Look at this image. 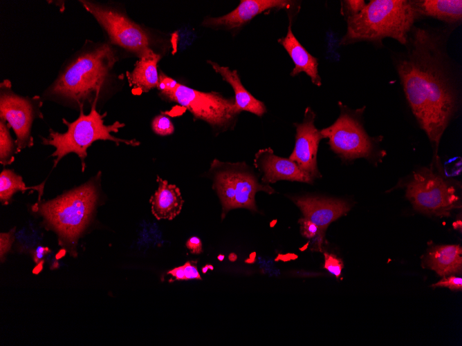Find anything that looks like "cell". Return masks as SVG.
I'll list each match as a JSON object with an SVG mask.
<instances>
[{"mask_svg":"<svg viewBox=\"0 0 462 346\" xmlns=\"http://www.w3.org/2000/svg\"><path fill=\"white\" fill-rule=\"evenodd\" d=\"M447 30L413 26L407 52L396 63L406 98L436 155L457 103L458 81L445 49Z\"/></svg>","mask_w":462,"mask_h":346,"instance_id":"6da1fadb","label":"cell"},{"mask_svg":"<svg viewBox=\"0 0 462 346\" xmlns=\"http://www.w3.org/2000/svg\"><path fill=\"white\" fill-rule=\"evenodd\" d=\"M118 60L116 50L110 43L86 40L82 48L64 64L44 94L50 98L77 104L79 107L86 102L92 106L98 100Z\"/></svg>","mask_w":462,"mask_h":346,"instance_id":"7a4b0ae2","label":"cell"},{"mask_svg":"<svg viewBox=\"0 0 462 346\" xmlns=\"http://www.w3.org/2000/svg\"><path fill=\"white\" fill-rule=\"evenodd\" d=\"M418 17L411 1L371 0L360 12L346 19L347 30L340 44L363 41L380 44L391 37L406 45Z\"/></svg>","mask_w":462,"mask_h":346,"instance_id":"3957f363","label":"cell"},{"mask_svg":"<svg viewBox=\"0 0 462 346\" xmlns=\"http://www.w3.org/2000/svg\"><path fill=\"white\" fill-rule=\"evenodd\" d=\"M98 197V185L91 180L53 200L38 202L33 209L57 234L59 244L75 256L78 238L91 219Z\"/></svg>","mask_w":462,"mask_h":346,"instance_id":"277c9868","label":"cell"},{"mask_svg":"<svg viewBox=\"0 0 462 346\" xmlns=\"http://www.w3.org/2000/svg\"><path fill=\"white\" fill-rule=\"evenodd\" d=\"M97 102L98 101L93 102L88 115L84 113V106H80V116L73 122H69L63 118V123L68 127L66 132L61 133L50 128L48 137H41L42 144L55 148V151L50 155L55 157L54 167L63 157L70 153H74L80 158L82 170L84 171L86 166L84 160L87 156L86 151L97 140H109L117 145L120 143L133 146L140 144L136 140H123L113 136L111 133H117L120 128L124 126V124L116 121L111 125H105L104 119L107 113L100 115L96 110Z\"/></svg>","mask_w":462,"mask_h":346,"instance_id":"5b68a950","label":"cell"},{"mask_svg":"<svg viewBox=\"0 0 462 346\" xmlns=\"http://www.w3.org/2000/svg\"><path fill=\"white\" fill-rule=\"evenodd\" d=\"M222 206L221 218L234 209L245 208L257 212L255 195L258 191L268 194L275 190L268 184H261L252 170L244 162H225L214 159L209 170Z\"/></svg>","mask_w":462,"mask_h":346,"instance_id":"8992f818","label":"cell"},{"mask_svg":"<svg viewBox=\"0 0 462 346\" xmlns=\"http://www.w3.org/2000/svg\"><path fill=\"white\" fill-rule=\"evenodd\" d=\"M80 2L107 33L111 44L124 49L139 59L159 55L151 48L149 32L120 10L95 1L82 0Z\"/></svg>","mask_w":462,"mask_h":346,"instance_id":"52a82bcc","label":"cell"},{"mask_svg":"<svg viewBox=\"0 0 462 346\" xmlns=\"http://www.w3.org/2000/svg\"><path fill=\"white\" fill-rule=\"evenodd\" d=\"M187 109L194 118L201 119L220 131L231 127L239 114L234 97L226 98L216 92L205 93L183 84L161 95Z\"/></svg>","mask_w":462,"mask_h":346,"instance_id":"ba28073f","label":"cell"},{"mask_svg":"<svg viewBox=\"0 0 462 346\" xmlns=\"http://www.w3.org/2000/svg\"><path fill=\"white\" fill-rule=\"evenodd\" d=\"M406 195L416 210L440 217L449 216L459 202L454 187L427 169L415 173Z\"/></svg>","mask_w":462,"mask_h":346,"instance_id":"9c48e42d","label":"cell"},{"mask_svg":"<svg viewBox=\"0 0 462 346\" xmlns=\"http://www.w3.org/2000/svg\"><path fill=\"white\" fill-rule=\"evenodd\" d=\"M40 97H23L12 90L11 82L3 80L0 84V117L13 129L16 136L17 152L33 145L31 135L33 122L36 117H43L39 110Z\"/></svg>","mask_w":462,"mask_h":346,"instance_id":"30bf717a","label":"cell"},{"mask_svg":"<svg viewBox=\"0 0 462 346\" xmlns=\"http://www.w3.org/2000/svg\"><path fill=\"white\" fill-rule=\"evenodd\" d=\"M340 105L339 117L332 125L320 131L322 135L329 139L331 149L342 159L369 157L373 149L372 140L358 119V113H353L341 103Z\"/></svg>","mask_w":462,"mask_h":346,"instance_id":"8fae6325","label":"cell"},{"mask_svg":"<svg viewBox=\"0 0 462 346\" xmlns=\"http://www.w3.org/2000/svg\"><path fill=\"white\" fill-rule=\"evenodd\" d=\"M300 209L304 218L314 223L319 229L318 235L313 239L315 251L322 250L328 226L346 214L351 208L344 200L314 196L290 197Z\"/></svg>","mask_w":462,"mask_h":346,"instance_id":"7c38bea8","label":"cell"},{"mask_svg":"<svg viewBox=\"0 0 462 346\" xmlns=\"http://www.w3.org/2000/svg\"><path fill=\"white\" fill-rule=\"evenodd\" d=\"M315 114L310 107L304 112L303 122L296 126L295 144L289 159L312 179L321 177L317 166V153L323 136L315 126Z\"/></svg>","mask_w":462,"mask_h":346,"instance_id":"4fadbf2b","label":"cell"},{"mask_svg":"<svg viewBox=\"0 0 462 346\" xmlns=\"http://www.w3.org/2000/svg\"><path fill=\"white\" fill-rule=\"evenodd\" d=\"M294 2L286 0H242L230 12L219 17H206L202 25L216 29H239L264 12L290 8Z\"/></svg>","mask_w":462,"mask_h":346,"instance_id":"5bb4252c","label":"cell"},{"mask_svg":"<svg viewBox=\"0 0 462 346\" xmlns=\"http://www.w3.org/2000/svg\"><path fill=\"white\" fill-rule=\"evenodd\" d=\"M254 165L262 173L261 181L265 184L279 180L311 184L313 181L295 162L275 155L271 148L259 150L255 155Z\"/></svg>","mask_w":462,"mask_h":346,"instance_id":"9a60e30c","label":"cell"},{"mask_svg":"<svg viewBox=\"0 0 462 346\" xmlns=\"http://www.w3.org/2000/svg\"><path fill=\"white\" fill-rule=\"evenodd\" d=\"M158 188L149 202L151 213L157 220L174 219L181 212L184 200L179 188L157 175Z\"/></svg>","mask_w":462,"mask_h":346,"instance_id":"2e32d148","label":"cell"},{"mask_svg":"<svg viewBox=\"0 0 462 346\" xmlns=\"http://www.w3.org/2000/svg\"><path fill=\"white\" fill-rule=\"evenodd\" d=\"M278 42L283 46L295 64L290 75L294 77L304 72L310 77L313 84L320 86L322 81L317 69V59L312 56L294 35L290 17L286 35L279 39Z\"/></svg>","mask_w":462,"mask_h":346,"instance_id":"e0dca14e","label":"cell"},{"mask_svg":"<svg viewBox=\"0 0 462 346\" xmlns=\"http://www.w3.org/2000/svg\"><path fill=\"white\" fill-rule=\"evenodd\" d=\"M207 63L232 87L235 108L238 113L245 110L260 117L266 112L264 104L256 99L244 88L237 70H231L228 67L219 66L212 61H207Z\"/></svg>","mask_w":462,"mask_h":346,"instance_id":"ac0fdd59","label":"cell"},{"mask_svg":"<svg viewBox=\"0 0 462 346\" xmlns=\"http://www.w3.org/2000/svg\"><path fill=\"white\" fill-rule=\"evenodd\" d=\"M461 253V247L458 244L435 247L428 253L425 264L441 276L460 273L462 267Z\"/></svg>","mask_w":462,"mask_h":346,"instance_id":"d6986e66","label":"cell"},{"mask_svg":"<svg viewBox=\"0 0 462 346\" xmlns=\"http://www.w3.org/2000/svg\"><path fill=\"white\" fill-rule=\"evenodd\" d=\"M411 2L418 17H430L450 24L461 21V0H420Z\"/></svg>","mask_w":462,"mask_h":346,"instance_id":"ffe728a7","label":"cell"},{"mask_svg":"<svg viewBox=\"0 0 462 346\" xmlns=\"http://www.w3.org/2000/svg\"><path fill=\"white\" fill-rule=\"evenodd\" d=\"M161 57L160 55L151 58L139 59L135 64L132 71H127L126 76L130 86L136 94L148 92L154 88H157L159 80V74L157 64Z\"/></svg>","mask_w":462,"mask_h":346,"instance_id":"44dd1931","label":"cell"},{"mask_svg":"<svg viewBox=\"0 0 462 346\" xmlns=\"http://www.w3.org/2000/svg\"><path fill=\"white\" fill-rule=\"evenodd\" d=\"M44 182L38 186L27 187L20 175L12 170L3 169L0 174V201L2 204H8L12 195L17 191L24 193L28 189H32L38 191V202H40L44 192Z\"/></svg>","mask_w":462,"mask_h":346,"instance_id":"7402d4cb","label":"cell"},{"mask_svg":"<svg viewBox=\"0 0 462 346\" xmlns=\"http://www.w3.org/2000/svg\"><path fill=\"white\" fill-rule=\"evenodd\" d=\"M10 127L3 119H0V162L3 165L11 164L15 157L13 154L17 152L15 141H13Z\"/></svg>","mask_w":462,"mask_h":346,"instance_id":"603a6c76","label":"cell"},{"mask_svg":"<svg viewBox=\"0 0 462 346\" xmlns=\"http://www.w3.org/2000/svg\"><path fill=\"white\" fill-rule=\"evenodd\" d=\"M151 127L156 134L162 136L172 135L174 131L172 121L163 114L157 115L153 119Z\"/></svg>","mask_w":462,"mask_h":346,"instance_id":"cb8c5ba5","label":"cell"},{"mask_svg":"<svg viewBox=\"0 0 462 346\" xmlns=\"http://www.w3.org/2000/svg\"><path fill=\"white\" fill-rule=\"evenodd\" d=\"M324 268L331 273L333 274L337 278H339L344 267L342 260L340 258H338L336 256L327 252H324Z\"/></svg>","mask_w":462,"mask_h":346,"instance_id":"d4e9b609","label":"cell"},{"mask_svg":"<svg viewBox=\"0 0 462 346\" xmlns=\"http://www.w3.org/2000/svg\"><path fill=\"white\" fill-rule=\"evenodd\" d=\"M365 5V1L362 0L342 1L341 14L347 19L360 12Z\"/></svg>","mask_w":462,"mask_h":346,"instance_id":"484cf974","label":"cell"},{"mask_svg":"<svg viewBox=\"0 0 462 346\" xmlns=\"http://www.w3.org/2000/svg\"><path fill=\"white\" fill-rule=\"evenodd\" d=\"M300 224V231L303 236L308 239H314L319 233V229L314 223L305 218L298 220Z\"/></svg>","mask_w":462,"mask_h":346,"instance_id":"4316f807","label":"cell"},{"mask_svg":"<svg viewBox=\"0 0 462 346\" xmlns=\"http://www.w3.org/2000/svg\"><path fill=\"white\" fill-rule=\"evenodd\" d=\"M15 228H13L7 233H1L0 235V256L1 262L3 261V258L6 253L10 251L12 244L14 241V234Z\"/></svg>","mask_w":462,"mask_h":346,"instance_id":"83f0119b","label":"cell"},{"mask_svg":"<svg viewBox=\"0 0 462 346\" xmlns=\"http://www.w3.org/2000/svg\"><path fill=\"white\" fill-rule=\"evenodd\" d=\"M432 287H446L451 290L462 289V278L454 276L443 278L438 282L434 284Z\"/></svg>","mask_w":462,"mask_h":346,"instance_id":"f1b7e54d","label":"cell"},{"mask_svg":"<svg viewBox=\"0 0 462 346\" xmlns=\"http://www.w3.org/2000/svg\"><path fill=\"white\" fill-rule=\"evenodd\" d=\"M178 83L174 79L161 73L159 75V80L157 88L160 91V95H162L173 90L178 85Z\"/></svg>","mask_w":462,"mask_h":346,"instance_id":"f546056e","label":"cell"},{"mask_svg":"<svg viewBox=\"0 0 462 346\" xmlns=\"http://www.w3.org/2000/svg\"><path fill=\"white\" fill-rule=\"evenodd\" d=\"M197 261H187L183 266L185 274V280H201V276L197 269Z\"/></svg>","mask_w":462,"mask_h":346,"instance_id":"4dcf8cb0","label":"cell"},{"mask_svg":"<svg viewBox=\"0 0 462 346\" xmlns=\"http://www.w3.org/2000/svg\"><path fill=\"white\" fill-rule=\"evenodd\" d=\"M185 246L190 253L194 254H200L203 252V244L199 238L193 236L189 238Z\"/></svg>","mask_w":462,"mask_h":346,"instance_id":"1f68e13d","label":"cell"},{"mask_svg":"<svg viewBox=\"0 0 462 346\" xmlns=\"http://www.w3.org/2000/svg\"><path fill=\"white\" fill-rule=\"evenodd\" d=\"M167 275L169 276L168 278V282H169L176 280H185L183 266L177 267L171 269L167 273Z\"/></svg>","mask_w":462,"mask_h":346,"instance_id":"d6a6232c","label":"cell"},{"mask_svg":"<svg viewBox=\"0 0 462 346\" xmlns=\"http://www.w3.org/2000/svg\"><path fill=\"white\" fill-rule=\"evenodd\" d=\"M297 258V256L294 253H286V254H278L275 258V261H282V262H288L292 260Z\"/></svg>","mask_w":462,"mask_h":346,"instance_id":"836d02e7","label":"cell"},{"mask_svg":"<svg viewBox=\"0 0 462 346\" xmlns=\"http://www.w3.org/2000/svg\"><path fill=\"white\" fill-rule=\"evenodd\" d=\"M48 251V248L43 247H38L34 253V258L36 261L41 260L44 254Z\"/></svg>","mask_w":462,"mask_h":346,"instance_id":"e575fe53","label":"cell"},{"mask_svg":"<svg viewBox=\"0 0 462 346\" xmlns=\"http://www.w3.org/2000/svg\"><path fill=\"white\" fill-rule=\"evenodd\" d=\"M228 259H229V260L231 261V262H234V261H236L237 259V256L235 253H230V254L229 255V256H228Z\"/></svg>","mask_w":462,"mask_h":346,"instance_id":"d590c367","label":"cell"},{"mask_svg":"<svg viewBox=\"0 0 462 346\" xmlns=\"http://www.w3.org/2000/svg\"><path fill=\"white\" fill-rule=\"evenodd\" d=\"M208 269H209V265H206L205 267H203L202 272L203 273H206Z\"/></svg>","mask_w":462,"mask_h":346,"instance_id":"8d00e7d4","label":"cell"},{"mask_svg":"<svg viewBox=\"0 0 462 346\" xmlns=\"http://www.w3.org/2000/svg\"><path fill=\"white\" fill-rule=\"evenodd\" d=\"M223 259H224V256L223 255H219L218 256V260H219L222 261V260H223Z\"/></svg>","mask_w":462,"mask_h":346,"instance_id":"74e56055","label":"cell"},{"mask_svg":"<svg viewBox=\"0 0 462 346\" xmlns=\"http://www.w3.org/2000/svg\"><path fill=\"white\" fill-rule=\"evenodd\" d=\"M277 220H273L272 221L271 224H270V227H273L276 224Z\"/></svg>","mask_w":462,"mask_h":346,"instance_id":"f35d334b","label":"cell"},{"mask_svg":"<svg viewBox=\"0 0 462 346\" xmlns=\"http://www.w3.org/2000/svg\"><path fill=\"white\" fill-rule=\"evenodd\" d=\"M307 245H308V244H306L304 247L300 248L299 249H300L301 251H304V250H305V249H306V247H307Z\"/></svg>","mask_w":462,"mask_h":346,"instance_id":"ab89813d","label":"cell"}]
</instances>
